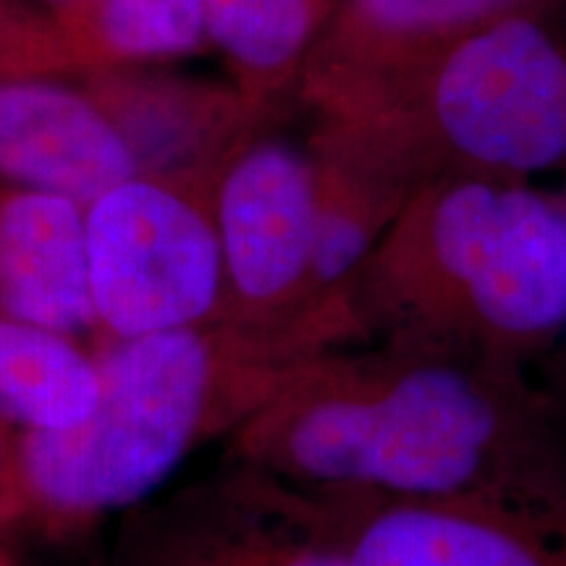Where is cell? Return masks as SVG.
<instances>
[{
	"instance_id": "cell-16",
	"label": "cell",
	"mask_w": 566,
	"mask_h": 566,
	"mask_svg": "<svg viewBox=\"0 0 566 566\" xmlns=\"http://www.w3.org/2000/svg\"><path fill=\"white\" fill-rule=\"evenodd\" d=\"M42 3H45L48 9H69V6L90 3V0H42Z\"/></svg>"
},
{
	"instance_id": "cell-2",
	"label": "cell",
	"mask_w": 566,
	"mask_h": 566,
	"mask_svg": "<svg viewBox=\"0 0 566 566\" xmlns=\"http://www.w3.org/2000/svg\"><path fill=\"white\" fill-rule=\"evenodd\" d=\"M349 300L394 344L525 378L566 336V200L522 181L424 184Z\"/></svg>"
},
{
	"instance_id": "cell-10",
	"label": "cell",
	"mask_w": 566,
	"mask_h": 566,
	"mask_svg": "<svg viewBox=\"0 0 566 566\" xmlns=\"http://www.w3.org/2000/svg\"><path fill=\"white\" fill-rule=\"evenodd\" d=\"M84 208L0 181V315L71 338L97 325Z\"/></svg>"
},
{
	"instance_id": "cell-3",
	"label": "cell",
	"mask_w": 566,
	"mask_h": 566,
	"mask_svg": "<svg viewBox=\"0 0 566 566\" xmlns=\"http://www.w3.org/2000/svg\"><path fill=\"white\" fill-rule=\"evenodd\" d=\"M315 142L412 195L438 179L566 174V11L472 34L373 111L317 124Z\"/></svg>"
},
{
	"instance_id": "cell-9",
	"label": "cell",
	"mask_w": 566,
	"mask_h": 566,
	"mask_svg": "<svg viewBox=\"0 0 566 566\" xmlns=\"http://www.w3.org/2000/svg\"><path fill=\"white\" fill-rule=\"evenodd\" d=\"M137 174L122 129L87 87L0 71V181L90 205Z\"/></svg>"
},
{
	"instance_id": "cell-15",
	"label": "cell",
	"mask_w": 566,
	"mask_h": 566,
	"mask_svg": "<svg viewBox=\"0 0 566 566\" xmlns=\"http://www.w3.org/2000/svg\"><path fill=\"white\" fill-rule=\"evenodd\" d=\"M283 566H349L344 548H323V551H300Z\"/></svg>"
},
{
	"instance_id": "cell-14",
	"label": "cell",
	"mask_w": 566,
	"mask_h": 566,
	"mask_svg": "<svg viewBox=\"0 0 566 566\" xmlns=\"http://www.w3.org/2000/svg\"><path fill=\"white\" fill-rule=\"evenodd\" d=\"M48 11L27 0H0V71L45 76Z\"/></svg>"
},
{
	"instance_id": "cell-4",
	"label": "cell",
	"mask_w": 566,
	"mask_h": 566,
	"mask_svg": "<svg viewBox=\"0 0 566 566\" xmlns=\"http://www.w3.org/2000/svg\"><path fill=\"white\" fill-rule=\"evenodd\" d=\"M97 370L101 394L80 424L24 430L17 441L27 504H132L171 475L200 433L216 380V352L200 328L113 338Z\"/></svg>"
},
{
	"instance_id": "cell-11",
	"label": "cell",
	"mask_w": 566,
	"mask_h": 566,
	"mask_svg": "<svg viewBox=\"0 0 566 566\" xmlns=\"http://www.w3.org/2000/svg\"><path fill=\"white\" fill-rule=\"evenodd\" d=\"M87 80L84 87L122 129L139 174L212 176L239 139L263 129L233 87L139 76L137 69Z\"/></svg>"
},
{
	"instance_id": "cell-13",
	"label": "cell",
	"mask_w": 566,
	"mask_h": 566,
	"mask_svg": "<svg viewBox=\"0 0 566 566\" xmlns=\"http://www.w3.org/2000/svg\"><path fill=\"white\" fill-rule=\"evenodd\" d=\"M334 0H205L208 45L260 124L300 90Z\"/></svg>"
},
{
	"instance_id": "cell-7",
	"label": "cell",
	"mask_w": 566,
	"mask_h": 566,
	"mask_svg": "<svg viewBox=\"0 0 566 566\" xmlns=\"http://www.w3.org/2000/svg\"><path fill=\"white\" fill-rule=\"evenodd\" d=\"M315 208L317 163L310 147L254 129L226 153L212 174L226 300L271 310L310 294Z\"/></svg>"
},
{
	"instance_id": "cell-5",
	"label": "cell",
	"mask_w": 566,
	"mask_h": 566,
	"mask_svg": "<svg viewBox=\"0 0 566 566\" xmlns=\"http://www.w3.org/2000/svg\"><path fill=\"white\" fill-rule=\"evenodd\" d=\"M84 210L92 302L111 338L200 328L221 307L212 176L137 174Z\"/></svg>"
},
{
	"instance_id": "cell-6",
	"label": "cell",
	"mask_w": 566,
	"mask_h": 566,
	"mask_svg": "<svg viewBox=\"0 0 566 566\" xmlns=\"http://www.w3.org/2000/svg\"><path fill=\"white\" fill-rule=\"evenodd\" d=\"M558 11L566 0H334L300 95L317 124L357 118L472 34L522 13Z\"/></svg>"
},
{
	"instance_id": "cell-12",
	"label": "cell",
	"mask_w": 566,
	"mask_h": 566,
	"mask_svg": "<svg viewBox=\"0 0 566 566\" xmlns=\"http://www.w3.org/2000/svg\"><path fill=\"white\" fill-rule=\"evenodd\" d=\"M48 11V76H97L208 45L205 0H90Z\"/></svg>"
},
{
	"instance_id": "cell-8",
	"label": "cell",
	"mask_w": 566,
	"mask_h": 566,
	"mask_svg": "<svg viewBox=\"0 0 566 566\" xmlns=\"http://www.w3.org/2000/svg\"><path fill=\"white\" fill-rule=\"evenodd\" d=\"M349 566H566V495L386 499L359 516Z\"/></svg>"
},
{
	"instance_id": "cell-17",
	"label": "cell",
	"mask_w": 566,
	"mask_h": 566,
	"mask_svg": "<svg viewBox=\"0 0 566 566\" xmlns=\"http://www.w3.org/2000/svg\"><path fill=\"white\" fill-rule=\"evenodd\" d=\"M562 344H566V336H564V342H562Z\"/></svg>"
},
{
	"instance_id": "cell-1",
	"label": "cell",
	"mask_w": 566,
	"mask_h": 566,
	"mask_svg": "<svg viewBox=\"0 0 566 566\" xmlns=\"http://www.w3.org/2000/svg\"><path fill=\"white\" fill-rule=\"evenodd\" d=\"M315 483L380 499L566 495V462L525 378L394 344L325 367L286 436Z\"/></svg>"
}]
</instances>
